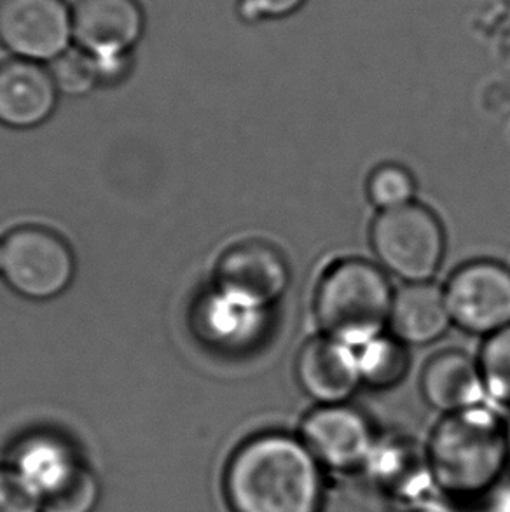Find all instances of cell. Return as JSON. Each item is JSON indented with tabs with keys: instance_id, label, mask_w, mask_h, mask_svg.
<instances>
[{
	"instance_id": "30bf717a",
	"label": "cell",
	"mask_w": 510,
	"mask_h": 512,
	"mask_svg": "<svg viewBox=\"0 0 510 512\" xmlns=\"http://www.w3.org/2000/svg\"><path fill=\"white\" fill-rule=\"evenodd\" d=\"M360 474L383 499L406 509L425 506L437 493L427 448L409 436H378Z\"/></svg>"
},
{
	"instance_id": "4316f807",
	"label": "cell",
	"mask_w": 510,
	"mask_h": 512,
	"mask_svg": "<svg viewBox=\"0 0 510 512\" xmlns=\"http://www.w3.org/2000/svg\"><path fill=\"white\" fill-rule=\"evenodd\" d=\"M0 270H2V242H0Z\"/></svg>"
},
{
	"instance_id": "8fae6325",
	"label": "cell",
	"mask_w": 510,
	"mask_h": 512,
	"mask_svg": "<svg viewBox=\"0 0 510 512\" xmlns=\"http://www.w3.org/2000/svg\"><path fill=\"white\" fill-rule=\"evenodd\" d=\"M147 25L140 0H76L74 44L97 60L131 56Z\"/></svg>"
},
{
	"instance_id": "5bb4252c",
	"label": "cell",
	"mask_w": 510,
	"mask_h": 512,
	"mask_svg": "<svg viewBox=\"0 0 510 512\" xmlns=\"http://www.w3.org/2000/svg\"><path fill=\"white\" fill-rule=\"evenodd\" d=\"M421 394L428 406L444 415L483 406L488 395L481 367L458 350L437 353L421 373Z\"/></svg>"
},
{
	"instance_id": "ba28073f",
	"label": "cell",
	"mask_w": 510,
	"mask_h": 512,
	"mask_svg": "<svg viewBox=\"0 0 510 512\" xmlns=\"http://www.w3.org/2000/svg\"><path fill=\"white\" fill-rule=\"evenodd\" d=\"M299 437L325 471L339 474L362 471L378 439L369 418L348 404L313 409Z\"/></svg>"
},
{
	"instance_id": "83f0119b",
	"label": "cell",
	"mask_w": 510,
	"mask_h": 512,
	"mask_svg": "<svg viewBox=\"0 0 510 512\" xmlns=\"http://www.w3.org/2000/svg\"><path fill=\"white\" fill-rule=\"evenodd\" d=\"M507 430H509V443H510V420L507 422Z\"/></svg>"
},
{
	"instance_id": "7c38bea8",
	"label": "cell",
	"mask_w": 510,
	"mask_h": 512,
	"mask_svg": "<svg viewBox=\"0 0 510 512\" xmlns=\"http://www.w3.org/2000/svg\"><path fill=\"white\" fill-rule=\"evenodd\" d=\"M297 380L304 394L320 406L346 404L359 388V355L353 346L327 336L303 346L297 357Z\"/></svg>"
},
{
	"instance_id": "4fadbf2b",
	"label": "cell",
	"mask_w": 510,
	"mask_h": 512,
	"mask_svg": "<svg viewBox=\"0 0 510 512\" xmlns=\"http://www.w3.org/2000/svg\"><path fill=\"white\" fill-rule=\"evenodd\" d=\"M58 90L44 63L11 58L0 63V125L27 130L55 111Z\"/></svg>"
},
{
	"instance_id": "cb8c5ba5",
	"label": "cell",
	"mask_w": 510,
	"mask_h": 512,
	"mask_svg": "<svg viewBox=\"0 0 510 512\" xmlns=\"http://www.w3.org/2000/svg\"><path fill=\"white\" fill-rule=\"evenodd\" d=\"M306 0H236V11L245 21L285 18L304 6Z\"/></svg>"
},
{
	"instance_id": "7a4b0ae2",
	"label": "cell",
	"mask_w": 510,
	"mask_h": 512,
	"mask_svg": "<svg viewBox=\"0 0 510 512\" xmlns=\"http://www.w3.org/2000/svg\"><path fill=\"white\" fill-rule=\"evenodd\" d=\"M425 448L437 493L465 502L490 497L510 462L507 423L484 406L444 415Z\"/></svg>"
},
{
	"instance_id": "2e32d148",
	"label": "cell",
	"mask_w": 510,
	"mask_h": 512,
	"mask_svg": "<svg viewBox=\"0 0 510 512\" xmlns=\"http://www.w3.org/2000/svg\"><path fill=\"white\" fill-rule=\"evenodd\" d=\"M13 469L42 502L74 479L83 464L60 439L37 436L21 444Z\"/></svg>"
},
{
	"instance_id": "ac0fdd59",
	"label": "cell",
	"mask_w": 510,
	"mask_h": 512,
	"mask_svg": "<svg viewBox=\"0 0 510 512\" xmlns=\"http://www.w3.org/2000/svg\"><path fill=\"white\" fill-rule=\"evenodd\" d=\"M359 369L360 380L367 387L376 390L399 385L406 378L411 364V355L407 352L406 343L399 338L380 336L360 346Z\"/></svg>"
},
{
	"instance_id": "7402d4cb",
	"label": "cell",
	"mask_w": 510,
	"mask_h": 512,
	"mask_svg": "<svg viewBox=\"0 0 510 512\" xmlns=\"http://www.w3.org/2000/svg\"><path fill=\"white\" fill-rule=\"evenodd\" d=\"M100 488L93 472L83 469L58 492L42 500L44 512H91L97 506Z\"/></svg>"
},
{
	"instance_id": "9c48e42d",
	"label": "cell",
	"mask_w": 510,
	"mask_h": 512,
	"mask_svg": "<svg viewBox=\"0 0 510 512\" xmlns=\"http://www.w3.org/2000/svg\"><path fill=\"white\" fill-rule=\"evenodd\" d=\"M289 280L285 257L273 245L259 240L236 243L215 266L217 292L266 312L285 294Z\"/></svg>"
},
{
	"instance_id": "e0dca14e",
	"label": "cell",
	"mask_w": 510,
	"mask_h": 512,
	"mask_svg": "<svg viewBox=\"0 0 510 512\" xmlns=\"http://www.w3.org/2000/svg\"><path fill=\"white\" fill-rule=\"evenodd\" d=\"M266 310L240 305L221 292L210 294L198 312L201 333L222 348H247L259 340L266 327Z\"/></svg>"
},
{
	"instance_id": "6da1fadb",
	"label": "cell",
	"mask_w": 510,
	"mask_h": 512,
	"mask_svg": "<svg viewBox=\"0 0 510 512\" xmlns=\"http://www.w3.org/2000/svg\"><path fill=\"white\" fill-rule=\"evenodd\" d=\"M324 472L301 437L264 432L233 453L224 492L233 512H322Z\"/></svg>"
},
{
	"instance_id": "52a82bcc",
	"label": "cell",
	"mask_w": 510,
	"mask_h": 512,
	"mask_svg": "<svg viewBox=\"0 0 510 512\" xmlns=\"http://www.w3.org/2000/svg\"><path fill=\"white\" fill-rule=\"evenodd\" d=\"M449 315L472 334H497L510 326V271L493 261L465 264L444 289Z\"/></svg>"
},
{
	"instance_id": "d4e9b609",
	"label": "cell",
	"mask_w": 510,
	"mask_h": 512,
	"mask_svg": "<svg viewBox=\"0 0 510 512\" xmlns=\"http://www.w3.org/2000/svg\"><path fill=\"white\" fill-rule=\"evenodd\" d=\"M491 512H510V485L504 481L490 495Z\"/></svg>"
},
{
	"instance_id": "d6986e66",
	"label": "cell",
	"mask_w": 510,
	"mask_h": 512,
	"mask_svg": "<svg viewBox=\"0 0 510 512\" xmlns=\"http://www.w3.org/2000/svg\"><path fill=\"white\" fill-rule=\"evenodd\" d=\"M48 69L58 93L67 97H83L102 84L95 58L76 44L49 63Z\"/></svg>"
},
{
	"instance_id": "603a6c76",
	"label": "cell",
	"mask_w": 510,
	"mask_h": 512,
	"mask_svg": "<svg viewBox=\"0 0 510 512\" xmlns=\"http://www.w3.org/2000/svg\"><path fill=\"white\" fill-rule=\"evenodd\" d=\"M0 512H42V502L13 467H0Z\"/></svg>"
},
{
	"instance_id": "484cf974",
	"label": "cell",
	"mask_w": 510,
	"mask_h": 512,
	"mask_svg": "<svg viewBox=\"0 0 510 512\" xmlns=\"http://www.w3.org/2000/svg\"><path fill=\"white\" fill-rule=\"evenodd\" d=\"M404 512H444L441 509H435V507H430L428 504L425 506L411 507V509H406Z\"/></svg>"
},
{
	"instance_id": "9a60e30c",
	"label": "cell",
	"mask_w": 510,
	"mask_h": 512,
	"mask_svg": "<svg viewBox=\"0 0 510 512\" xmlns=\"http://www.w3.org/2000/svg\"><path fill=\"white\" fill-rule=\"evenodd\" d=\"M444 291L430 282L402 287L393 298L392 326L395 338L406 345H430L451 326Z\"/></svg>"
},
{
	"instance_id": "277c9868",
	"label": "cell",
	"mask_w": 510,
	"mask_h": 512,
	"mask_svg": "<svg viewBox=\"0 0 510 512\" xmlns=\"http://www.w3.org/2000/svg\"><path fill=\"white\" fill-rule=\"evenodd\" d=\"M371 243L386 270L409 284L434 277L446 252L441 221L418 203L381 212L371 229Z\"/></svg>"
},
{
	"instance_id": "ffe728a7",
	"label": "cell",
	"mask_w": 510,
	"mask_h": 512,
	"mask_svg": "<svg viewBox=\"0 0 510 512\" xmlns=\"http://www.w3.org/2000/svg\"><path fill=\"white\" fill-rule=\"evenodd\" d=\"M479 367L488 395L510 406V326L486 341Z\"/></svg>"
},
{
	"instance_id": "44dd1931",
	"label": "cell",
	"mask_w": 510,
	"mask_h": 512,
	"mask_svg": "<svg viewBox=\"0 0 510 512\" xmlns=\"http://www.w3.org/2000/svg\"><path fill=\"white\" fill-rule=\"evenodd\" d=\"M367 193L374 205L385 212L413 203L416 184L406 168L388 163L371 173Z\"/></svg>"
},
{
	"instance_id": "5b68a950",
	"label": "cell",
	"mask_w": 510,
	"mask_h": 512,
	"mask_svg": "<svg viewBox=\"0 0 510 512\" xmlns=\"http://www.w3.org/2000/svg\"><path fill=\"white\" fill-rule=\"evenodd\" d=\"M76 273V259L62 236L41 226H20L2 240V270L16 294L34 301L60 296Z\"/></svg>"
},
{
	"instance_id": "8992f818",
	"label": "cell",
	"mask_w": 510,
	"mask_h": 512,
	"mask_svg": "<svg viewBox=\"0 0 510 512\" xmlns=\"http://www.w3.org/2000/svg\"><path fill=\"white\" fill-rule=\"evenodd\" d=\"M74 42L67 0H0V46L13 58L51 63Z\"/></svg>"
},
{
	"instance_id": "3957f363",
	"label": "cell",
	"mask_w": 510,
	"mask_h": 512,
	"mask_svg": "<svg viewBox=\"0 0 510 512\" xmlns=\"http://www.w3.org/2000/svg\"><path fill=\"white\" fill-rule=\"evenodd\" d=\"M393 298L390 282L378 266L346 259L322 278L315 313L327 338L355 348L380 338L390 322Z\"/></svg>"
}]
</instances>
